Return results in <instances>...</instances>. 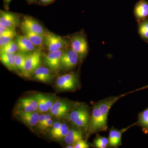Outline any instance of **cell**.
<instances>
[{
  "instance_id": "obj_29",
  "label": "cell",
  "mask_w": 148,
  "mask_h": 148,
  "mask_svg": "<svg viewBox=\"0 0 148 148\" xmlns=\"http://www.w3.org/2000/svg\"><path fill=\"white\" fill-rule=\"evenodd\" d=\"M71 106L70 104L66 101H58L53 103V106L50 109V110L52 111L56 109H70Z\"/></svg>"
},
{
  "instance_id": "obj_37",
  "label": "cell",
  "mask_w": 148,
  "mask_h": 148,
  "mask_svg": "<svg viewBox=\"0 0 148 148\" xmlns=\"http://www.w3.org/2000/svg\"><path fill=\"white\" fill-rule=\"evenodd\" d=\"M40 3L44 5H47L55 1L56 0H39Z\"/></svg>"
},
{
  "instance_id": "obj_34",
  "label": "cell",
  "mask_w": 148,
  "mask_h": 148,
  "mask_svg": "<svg viewBox=\"0 0 148 148\" xmlns=\"http://www.w3.org/2000/svg\"><path fill=\"white\" fill-rule=\"evenodd\" d=\"M53 125V120L50 119L48 120L41 127L40 129L41 130L44 131L46 130L48 128H50Z\"/></svg>"
},
{
  "instance_id": "obj_19",
  "label": "cell",
  "mask_w": 148,
  "mask_h": 148,
  "mask_svg": "<svg viewBox=\"0 0 148 148\" xmlns=\"http://www.w3.org/2000/svg\"><path fill=\"white\" fill-rule=\"evenodd\" d=\"M136 125L141 128L144 134H148V108L138 114Z\"/></svg>"
},
{
  "instance_id": "obj_25",
  "label": "cell",
  "mask_w": 148,
  "mask_h": 148,
  "mask_svg": "<svg viewBox=\"0 0 148 148\" xmlns=\"http://www.w3.org/2000/svg\"><path fill=\"white\" fill-rule=\"evenodd\" d=\"M18 51L16 41L12 40L5 45L0 47V53H16Z\"/></svg>"
},
{
  "instance_id": "obj_7",
  "label": "cell",
  "mask_w": 148,
  "mask_h": 148,
  "mask_svg": "<svg viewBox=\"0 0 148 148\" xmlns=\"http://www.w3.org/2000/svg\"><path fill=\"white\" fill-rule=\"evenodd\" d=\"M20 18L18 14L12 12L1 10L0 26L15 29L20 25Z\"/></svg>"
},
{
  "instance_id": "obj_24",
  "label": "cell",
  "mask_w": 148,
  "mask_h": 148,
  "mask_svg": "<svg viewBox=\"0 0 148 148\" xmlns=\"http://www.w3.org/2000/svg\"><path fill=\"white\" fill-rule=\"evenodd\" d=\"M27 55L25 53L19 51L14 55V64L16 69L23 72L24 71L25 61Z\"/></svg>"
},
{
  "instance_id": "obj_39",
  "label": "cell",
  "mask_w": 148,
  "mask_h": 148,
  "mask_svg": "<svg viewBox=\"0 0 148 148\" xmlns=\"http://www.w3.org/2000/svg\"><path fill=\"white\" fill-rule=\"evenodd\" d=\"M66 148H74L73 145H70L67 146Z\"/></svg>"
},
{
  "instance_id": "obj_21",
  "label": "cell",
  "mask_w": 148,
  "mask_h": 148,
  "mask_svg": "<svg viewBox=\"0 0 148 148\" xmlns=\"http://www.w3.org/2000/svg\"><path fill=\"white\" fill-rule=\"evenodd\" d=\"M15 53H1V61L2 63L11 71L16 69L14 64V55Z\"/></svg>"
},
{
  "instance_id": "obj_30",
  "label": "cell",
  "mask_w": 148,
  "mask_h": 148,
  "mask_svg": "<svg viewBox=\"0 0 148 148\" xmlns=\"http://www.w3.org/2000/svg\"><path fill=\"white\" fill-rule=\"evenodd\" d=\"M69 130H70V129L69 127H68L66 129L62 130L58 132L51 134V137L54 139H56V140H61V139L65 138Z\"/></svg>"
},
{
  "instance_id": "obj_35",
  "label": "cell",
  "mask_w": 148,
  "mask_h": 148,
  "mask_svg": "<svg viewBox=\"0 0 148 148\" xmlns=\"http://www.w3.org/2000/svg\"><path fill=\"white\" fill-rule=\"evenodd\" d=\"M61 124V123L59 122H56L53 123V125L51 126V129L50 134L55 132L57 129H58Z\"/></svg>"
},
{
  "instance_id": "obj_14",
  "label": "cell",
  "mask_w": 148,
  "mask_h": 148,
  "mask_svg": "<svg viewBox=\"0 0 148 148\" xmlns=\"http://www.w3.org/2000/svg\"><path fill=\"white\" fill-rule=\"evenodd\" d=\"M18 116L24 124L30 127L36 125L39 120L40 115L36 112H25L18 110Z\"/></svg>"
},
{
  "instance_id": "obj_22",
  "label": "cell",
  "mask_w": 148,
  "mask_h": 148,
  "mask_svg": "<svg viewBox=\"0 0 148 148\" xmlns=\"http://www.w3.org/2000/svg\"><path fill=\"white\" fill-rule=\"evenodd\" d=\"M15 29H9L6 32L0 34V47L5 45L16 36Z\"/></svg>"
},
{
  "instance_id": "obj_11",
  "label": "cell",
  "mask_w": 148,
  "mask_h": 148,
  "mask_svg": "<svg viewBox=\"0 0 148 148\" xmlns=\"http://www.w3.org/2000/svg\"><path fill=\"white\" fill-rule=\"evenodd\" d=\"M136 125V123H135L126 128L121 130L116 129L114 127H112L109 132V147L118 148L119 146L121 145L122 134L130 127Z\"/></svg>"
},
{
  "instance_id": "obj_40",
  "label": "cell",
  "mask_w": 148,
  "mask_h": 148,
  "mask_svg": "<svg viewBox=\"0 0 148 148\" xmlns=\"http://www.w3.org/2000/svg\"><path fill=\"white\" fill-rule=\"evenodd\" d=\"M27 1L29 3H32L33 2H34L35 1H36V0H27Z\"/></svg>"
},
{
  "instance_id": "obj_10",
  "label": "cell",
  "mask_w": 148,
  "mask_h": 148,
  "mask_svg": "<svg viewBox=\"0 0 148 148\" xmlns=\"http://www.w3.org/2000/svg\"><path fill=\"white\" fill-rule=\"evenodd\" d=\"M20 26L21 30H28L44 36L46 32L38 21L29 16H24Z\"/></svg>"
},
{
  "instance_id": "obj_3",
  "label": "cell",
  "mask_w": 148,
  "mask_h": 148,
  "mask_svg": "<svg viewBox=\"0 0 148 148\" xmlns=\"http://www.w3.org/2000/svg\"><path fill=\"white\" fill-rule=\"evenodd\" d=\"M147 88H148V85L140 88L136 89V90L130 91L129 92H126L124 94H121L119 96H113V97L111 96V97H108V98H105L103 100L98 102L97 104H98L100 111L104 117V119L106 121H108V115L110 109L112 108V106H113L114 104L116 103L117 101L120 99L124 97L125 95L132 93V92H134L138 91V90H143V89H145Z\"/></svg>"
},
{
  "instance_id": "obj_36",
  "label": "cell",
  "mask_w": 148,
  "mask_h": 148,
  "mask_svg": "<svg viewBox=\"0 0 148 148\" xmlns=\"http://www.w3.org/2000/svg\"><path fill=\"white\" fill-rule=\"evenodd\" d=\"M45 116V115L44 114H42L40 115L39 120L38 122V124H37L38 125V127L40 129L41 127L43 124Z\"/></svg>"
},
{
  "instance_id": "obj_13",
  "label": "cell",
  "mask_w": 148,
  "mask_h": 148,
  "mask_svg": "<svg viewBox=\"0 0 148 148\" xmlns=\"http://www.w3.org/2000/svg\"><path fill=\"white\" fill-rule=\"evenodd\" d=\"M19 110L25 112H36L38 109V102L35 96L21 98L18 101Z\"/></svg>"
},
{
  "instance_id": "obj_38",
  "label": "cell",
  "mask_w": 148,
  "mask_h": 148,
  "mask_svg": "<svg viewBox=\"0 0 148 148\" xmlns=\"http://www.w3.org/2000/svg\"><path fill=\"white\" fill-rule=\"evenodd\" d=\"M12 0H4V6L5 8L8 9L9 7V5L10 3Z\"/></svg>"
},
{
  "instance_id": "obj_27",
  "label": "cell",
  "mask_w": 148,
  "mask_h": 148,
  "mask_svg": "<svg viewBox=\"0 0 148 148\" xmlns=\"http://www.w3.org/2000/svg\"><path fill=\"white\" fill-rule=\"evenodd\" d=\"M93 145L95 147L97 148H106L109 147L108 138L102 137L98 135L95 139Z\"/></svg>"
},
{
  "instance_id": "obj_32",
  "label": "cell",
  "mask_w": 148,
  "mask_h": 148,
  "mask_svg": "<svg viewBox=\"0 0 148 148\" xmlns=\"http://www.w3.org/2000/svg\"><path fill=\"white\" fill-rule=\"evenodd\" d=\"M73 146L74 148H88L89 147V144L83 139L74 144Z\"/></svg>"
},
{
  "instance_id": "obj_16",
  "label": "cell",
  "mask_w": 148,
  "mask_h": 148,
  "mask_svg": "<svg viewBox=\"0 0 148 148\" xmlns=\"http://www.w3.org/2000/svg\"><path fill=\"white\" fill-rule=\"evenodd\" d=\"M34 78L41 82H48L52 79V75L47 68L39 67L34 72Z\"/></svg>"
},
{
  "instance_id": "obj_6",
  "label": "cell",
  "mask_w": 148,
  "mask_h": 148,
  "mask_svg": "<svg viewBox=\"0 0 148 148\" xmlns=\"http://www.w3.org/2000/svg\"><path fill=\"white\" fill-rule=\"evenodd\" d=\"M77 84V77L74 73L61 75L56 80L57 87L61 90H73L76 87Z\"/></svg>"
},
{
  "instance_id": "obj_1",
  "label": "cell",
  "mask_w": 148,
  "mask_h": 148,
  "mask_svg": "<svg viewBox=\"0 0 148 148\" xmlns=\"http://www.w3.org/2000/svg\"><path fill=\"white\" fill-rule=\"evenodd\" d=\"M88 128L92 133L106 131L108 129V121L104 119L97 103L92 108Z\"/></svg>"
},
{
  "instance_id": "obj_26",
  "label": "cell",
  "mask_w": 148,
  "mask_h": 148,
  "mask_svg": "<svg viewBox=\"0 0 148 148\" xmlns=\"http://www.w3.org/2000/svg\"><path fill=\"white\" fill-rule=\"evenodd\" d=\"M90 119V115L89 112H88L85 114L81 118L75 122L73 124L75 126L79 128H88Z\"/></svg>"
},
{
  "instance_id": "obj_12",
  "label": "cell",
  "mask_w": 148,
  "mask_h": 148,
  "mask_svg": "<svg viewBox=\"0 0 148 148\" xmlns=\"http://www.w3.org/2000/svg\"><path fill=\"white\" fill-rule=\"evenodd\" d=\"M134 16L138 24L148 18V2L140 0L136 3L134 9Z\"/></svg>"
},
{
  "instance_id": "obj_9",
  "label": "cell",
  "mask_w": 148,
  "mask_h": 148,
  "mask_svg": "<svg viewBox=\"0 0 148 148\" xmlns=\"http://www.w3.org/2000/svg\"><path fill=\"white\" fill-rule=\"evenodd\" d=\"M64 52L62 49L49 52L44 56V60L47 67L53 72H57L61 67V57Z\"/></svg>"
},
{
  "instance_id": "obj_8",
  "label": "cell",
  "mask_w": 148,
  "mask_h": 148,
  "mask_svg": "<svg viewBox=\"0 0 148 148\" xmlns=\"http://www.w3.org/2000/svg\"><path fill=\"white\" fill-rule=\"evenodd\" d=\"M80 60L79 56L71 48L64 52L61 58V67L70 70L76 66Z\"/></svg>"
},
{
  "instance_id": "obj_31",
  "label": "cell",
  "mask_w": 148,
  "mask_h": 148,
  "mask_svg": "<svg viewBox=\"0 0 148 148\" xmlns=\"http://www.w3.org/2000/svg\"><path fill=\"white\" fill-rule=\"evenodd\" d=\"M69 110L70 109H56L50 111V112L51 114L53 115V116L61 118L66 115L68 113Z\"/></svg>"
},
{
  "instance_id": "obj_17",
  "label": "cell",
  "mask_w": 148,
  "mask_h": 148,
  "mask_svg": "<svg viewBox=\"0 0 148 148\" xmlns=\"http://www.w3.org/2000/svg\"><path fill=\"white\" fill-rule=\"evenodd\" d=\"M82 138V133L80 130L71 129L65 137V141L68 145H74Z\"/></svg>"
},
{
  "instance_id": "obj_33",
  "label": "cell",
  "mask_w": 148,
  "mask_h": 148,
  "mask_svg": "<svg viewBox=\"0 0 148 148\" xmlns=\"http://www.w3.org/2000/svg\"><path fill=\"white\" fill-rule=\"evenodd\" d=\"M44 98L47 107L49 110H50L52 106H53V103H53V100L51 97L46 96L44 95Z\"/></svg>"
},
{
  "instance_id": "obj_23",
  "label": "cell",
  "mask_w": 148,
  "mask_h": 148,
  "mask_svg": "<svg viewBox=\"0 0 148 148\" xmlns=\"http://www.w3.org/2000/svg\"><path fill=\"white\" fill-rule=\"evenodd\" d=\"M138 24V34L140 38L148 43V18Z\"/></svg>"
},
{
  "instance_id": "obj_4",
  "label": "cell",
  "mask_w": 148,
  "mask_h": 148,
  "mask_svg": "<svg viewBox=\"0 0 148 148\" xmlns=\"http://www.w3.org/2000/svg\"><path fill=\"white\" fill-rule=\"evenodd\" d=\"M44 43L49 52L61 50L66 45L62 37L48 32L44 35Z\"/></svg>"
},
{
  "instance_id": "obj_2",
  "label": "cell",
  "mask_w": 148,
  "mask_h": 148,
  "mask_svg": "<svg viewBox=\"0 0 148 148\" xmlns=\"http://www.w3.org/2000/svg\"><path fill=\"white\" fill-rule=\"evenodd\" d=\"M71 48L82 59L87 55L88 51V43L86 37L82 32L73 35L70 40Z\"/></svg>"
},
{
  "instance_id": "obj_20",
  "label": "cell",
  "mask_w": 148,
  "mask_h": 148,
  "mask_svg": "<svg viewBox=\"0 0 148 148\" xmlns=\"http://www.w3.org/2000/svg\"><path fill=\"white\" fill-rule=\"evenodd\" d=\"M88 112L89 111L86 106L81 105L72 111L69 115V119L72 123H74L77 120Z\"/></svg>"
},
{
  "instance_id": "obj_18",
  "label": "cell",
  "mask_w": 148,
  "mask_h": 148,
  "mask_svg": "<svg viewBox=\"0 0 148 148\" xmlns=\"http://www.w3.org/2000/svg\"><path fill=\"white\" fill-rule=\"evenodd\" d=\"M24 36L33 44L35 46H42L44 43V36L26 30H22Z\"/></svg>"
},
{
  "instance_id": "obj_15",
  "label": "cell",
  "mask_w": 148,
  "mask_h": 148,
  "mask_svg": "<svg viewBox=\"0 0 148 148\" xmlns=\"http://www.w3.org/2000/svg\"><path fill=\"white\" fill-rule=\"evenodd\" d=\"M18 51L23 53L33 52L35 49V46L24 35H18L15 39Z\"/></svg>"
},
{
  "instance_id": "obj_28",
  "label": "cell",
  "mask_w": 148,
  "mask_h": 148,
  "mask_svg": "<svg viewBox=\"0 0 148 148\" xmlns=\"http://www.w3.org/2000/svg\"><path fill=\"white\" fill-rule=\"evenodd\" d=\"M35 96L38 102L39 110L42 113L46 112L49 110L46 105L43 94H37Z\"/></svg>"
},
{
  "instance_id": "obj_5",
  "label": "cell",
  "mask_w": 148,
  "mask_h": 148,
  "mask_svg": "<svg viewBox=\"0 0 148 148\" xmlns=\"http://www.w3.org/2000/svg\"><path fill=\"white\" fill-rule=\"evenodd\" d=\"M41 56L42 53L39 51H35L27 55L24 71L22 72L25 76L31 75L39 67Z\"/></svg>"
}]
</instances>
